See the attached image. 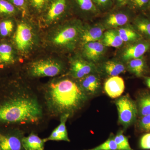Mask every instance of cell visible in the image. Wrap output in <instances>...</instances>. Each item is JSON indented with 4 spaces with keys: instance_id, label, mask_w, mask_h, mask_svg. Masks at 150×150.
Instances as JSON below:
<instances>
[{
    "instance_id": "cell-1",
    "label": "cell",
    "mask_w": 150,
    "mask_h": 150,
    "mask_svg": "<svg viewBox=\"0 0 150 150\" xmlns=\"http://www.w3.org/2000/svg\"><path fill=\"white\" fill-rule=\"evenodd\" d=\"M50 120L38 86L13 78L0 79V128L15 127L26 134H38Z\"/></svg>"
},
{
    "instance_id": "cell-2",
    "label": "cell",
    "mask_w": 150,
    "mask_h": 150,
    "mask_svg": "<svg viewBox=\"0 0 150 150\" xmlns=\"http://www.w3.org/2000/svg\"><path fill=\"white\" fill-rule=\"evenodd\" d=\"M38 88L50 120H59L66 114L71 118L83 108L89 98L79 82L73 79L55 78Z\"/></svg>"
},
{
    "instance_id": "cell-3",
    "label": "cell",
    "mask_w": 150,
    "mask_h": 150,
    "mask_svg": "<svg viewBox=\"0 0 150 150\" xmlns=\"http://www.w3.org/2000/svg\"><path fill=\"white\" fill-rule=\"evenodd\" d=\"M26 70V75L31 79L57 77L64 71L62 63L51 59H42L30 63Z\"/></svg>"
},
{
    "instance_id": "cell-4",
    "label": "cell",
    "mask_w": 150,
    "mask_h": 150,
    "mask_svg": "<svg viewBox=\"0 0 150 150\" xmlns=\"http://www.w3.org/2000/svg\"><path fill=\"white\" fill-rule=\"evenodd\" d=\"M115 104L118 110V121L127 129L136 121L138 111L137 104L128 94L118 98Z\"/></svg>"
},
{
    "instance_id": "cell-5",
    "label": "cell",
    "mask_w": 150,
    "mask_h": 150,
    "mask_svg": "<svg viewBox=\"0 0 150 150\" xmlns=\"http://www.w3.org/2000/svg\"><path fill=\"white\" fill-rule=\"evenodd\" d=\"M26 132L15 127L0 128V150H25L22 140Z\"/></svg>"
},
{
    "instance_id": "cell-6",
    "label": "cell",
    "mask_w": 150,
    "mask_h": 150,
    "mask_svg": "<svg viewBox=\"0 0 150 150\" xmlns=\"http://www.w3.org/2000/svg\"><path fill=\"white\" fill-rule=\"evenodd\" d=\"M32 28L28 24L21 23L18 25L15 35L14 40L19 51L24 52L27 51L33 43Z\"/></svg>"
},
{
    "instance_id": "cell-7",
    "label": "cell",
    "mask_w": 150,
    "mask_h": 150,
    "mask_svg": "<svg viewBox=\"0 0 150 150\" xmlns=\"http://www.w3.org/2000/svg\"><path fill=\"white\" fill-rule=\"evenodd\" d=\"M69 0H50L46 7V18L48 22L54 21L67 12Z\"/></svg>"
},
{
    "instance_id": "cell-8",
    "label": "cell",
    "mask_w": 150,
    "mask_h": 150,
    "mask_svg": "<svg viewBox=\"0 0 150 150\" xmlns=\"http://www.w3.org/2000/svg\"><path fill=\"white\" fill-rule=\"evenodd\" d=\"M93 65L81 59H76L71 62L70 74L74 79H81L92 72Z\"/></svg>"
},
{
    "instance_id": "cell-9",
    "label": "cell",
    "mask_w": 150,
    "mask_h": 150,
    "mask_svg": "<svg viewBox=\"0 0 150 150\" xmlns=\"http://www.w3.org/2000/svg\"><path fill=\"white\" fill-rule=\"evenodd\" d=\"M125 89L123 79L118 76H112L104 84V90L108 96L112 98L121 96Z\"/></svg>"
},
{
    "instance_id": "cell-10",
    "label": "cell",
    "mask_w": 150,
    "mask_h": 150,
    "mask_svg": "<svg viewBox=\"0 0 150 150\" xmlns=\"http://www.w3.org/2000/svg\"><path fill=\"white\" fill-rule=\"evenodd\" d=\"M69 118V115L67 114L61 116L59 119L60 124L53 130L49 137L45 138L46 142L48 141L70 142L66 126L67 121Z\"/></svg>"
},
{
    "instance_id": "cell-11",
    "label": "cell",
    "mask_w": 150,
    "mask_h": 150,
    "mask_svg": "<svg viewBox=\"0 0 150 150\" xmlns=\"http://www.w3.org/2000/svg\"><path fill=\"white\" fill-rule=\"evenodd\" d=\"M78 82L83 91L89 97L98 93L100 90V80L96 75L90 74Z\"/></svg>"
},
{
    "instance_id": "cell-12",
    "label": "cell",
    "mask_w": 150,
    "mask_h": 150,
    "mask_svg": "<svg viewBox=\"0 0 150 150\" xmlns=\"http://www.w3.org/2000/svg\"><path fill=\"white\" fill-rule=\"evenodd\" d=\"M150 44L147 42H141L128 47L123 52L122 58L125 61L141 58L149 49Z\"/></svg>"
},
{
    "instance_id": "cell-13",
    "label": "cell",
    "mask_w": 150,
    "mask_h": 150,
    "mask_svg": "<svg viewBox=\"0 0 150 150\" xmlns=\"http://www.w3.org/2000/svg\"><path fill=\"white\" fill-rule=\"evenodd\" d=\"M78 30L74 26H69L60 30L54 38V43L56 45H64L72 42L76 38Z\"/></svg>"
},
{
    "instance_id": "cell-14",
    "label": "cell",
    "mask_w": 150,
    "mask_h": 150,
    "mask_svg": "<svg viewBox=\"0 0 150 150\" xmlns=\"http://www.w3.org/2000/svg\"><path fill=\"white\" fill-rule=\"evenodd\" d=\"M46 142L45 139H41L37 133L33 132L25 136L22 140L25 150H44Z\"/></svg>"
},
{
    "instance_id": "cell-15",
    "label": "cell",
    "mask_w": 150,
    "mask_h": 150,
    "mask_svg": "<svg viewBox=\"0 0 150 150\" xmlns=\"http://www.w3.org/2000/svg\"><path fill=\"white\" fill-rule=\"evenodd\" d=\"M105 46L99 41L89 42L84 46V54L88 59L93 62L97 61L104 52Z\"/></svg>"
},
{
    "instance_id": "cell-16",
    "label": "cell",
    "mask_w": 150,
    "mask_h": 150,
    "mask_svg": "<svg viewBox=\"0 0 150 150\" xmlns=\"http://www.w3.org/2000/svg\"><path fill=\"white\" fill-rule=\"evenodd\" d=\"M129 19L128 13L123 11H118L109 14L106 19V22L111 27H118L126 24Z\"/></svg>"
},
{
    "instance_id": "cell-17",
    "label": "cell",
    "mask_w": 150,
    "mask_h": 150,
    "mask_svg": "<svg viewBox=\"0 0 150 150\" xmlns=\"http://www.w3.org/2000/svg\"><path fill=\"white\" fill-rule=\"evenodd\" d=\"M14 62L13 48L9 44L0 43V67L12 64Z\"/></svg>"
},
{
    "instance_id": "cell-18",
    "label": "cell",
    "mask_w": 150,
    "mask_h": 150,
    "mask_svg": "<svg viewBox=\"0 0 150 150\" xmlns=\"http://www.w3.org/2000/svg\"><path fill=\"white\" fill-rule=\"evenodd\" d=\"M123 43L118 32L114 30H108L105 32L103 35L102 43L105 46L118 48L121 46Z\"/></svg>"
},
{
    "instance_id": "cell-19",
    "label": "cell",
    "mask_w": 150,
    "mask_h": 150,
    "mask_svg": "<svg viewBox=\"0 0 150 150\" xmlns=\"http://www.w3.org/2000/svg\"><path fill=\"white\" fill-rule=\"evenodd\" d=\"M75 6L81 12L96 14L99 11L93 0H72Z\"/></svg>"
},
{
    "instance_id": "cell-20",
    "label": "cell",
    "mask_w": 150,
    "mask_h": 150,
    "mask_svg": "<svg viewBox=\"0 0 150 150\" xmlns=\"http://www.w3.org/2000/svg\"><path fill=\"white\" fill-rule=\"evenodd\" d=\"M103 35V29L99 26H96L86 30L82 36V40L85 43L98 41Z\"/></svg>"
},
{
    "instance_id": "cell-21",
    "label": "cell",
    "mask_w": 150,
    "mask_h": 150,
    "mask_svg": "<svg viewBox=\"0 0 150 150\" xmlns=\"http://www.w3.org/2000/svg\"><path fill=\"white\" fill-rule=\"evenodd\" d=\"M104 69L106 74L111 77L118 76L126 71V68L124 65L115 61L106 62L105 64Z\"/></svg>"
},
{
    "instance_id": "cell-22",
    "label": "cell",
    "mask_w": 150,
    "mask_h": 150,
    "mask_svg": "<svg viewBox=\"0 0 150 150\" xmlns=\"http://www.w3.org/2000/svg\"><path fill=\"white\" fill-rule=\"evenodd\" d=\"M129 71L137 76H141L144 71L145 63L142 57L129 61L128 65Z\"/></svg>"
},
{
    "instance_id": "cell-23",
    "label": "cell",
    "mask_w": 150,
    "mask_h": 150,
    "mask_svg": "<svg viewBox=\"0 0 150 150\" xmlns=\"http://www.w3.org/2000/svg\"><path fill=\"white\" fill-rule=\"evenodd\" d=\"M135 25L138 31L150 38V20L142 17L136 19Z\"/></svg>"
},
{
    "instance_id": "cell-24",
    "label": "cell",
    "mask_w": 150,
    "mask_h": 150,
    "mask_svg": "<svg viewBox=\"0 0 150 150\" xmlns=\"http://www.w3.org/2000/svg\"><path fill=\"white\" fill-rule=\"evenodd\" d=\"M18 9L8 0H0V16H10L16 14Z\"/></svg>"
},
{
    "instance_id": "cell-25",
    "label": "cell",
    "mask_w": 150,
    "mask_h": 150,
    "mask_svg": "<svg viewBox=\"0 0 150 150\" xmlns=\"http://www.w3.org/2000/svg\"><path fill=\"white\" fill-rule=\"evenodd\" d=\"M117 32L123 42L134 41L139 37V35L135 30L128 28H120Z\"/></svg>"
},
{
    "instance_id": "cell-26",
    "label": "cell",
    "mask_w": 150,
    "mask_h": 150,
    "mask_svg": "<svg viewBox=\"0 0 150 150\" xmlns=\"http://www.w3.org/2000/svg\"><path fill=\"white\" fill-rule=\"evenodd\" d=\"M138 110L142 116L150 115V95H146L140 98Z\"/></svg>"
},
{
    "instance_id": "cell-27",
    "label": "cell",
    "mask_w": 150,
    "mask_h": 150,
    "mask_svg": "<svg viewBox=\"0 0 150 150\" xmlns=\"http://www.w3.org/2000/svg\"><path fill=\"white\" fill-rule=\"evenodd\" d=\"M114 141L118 146V150H134L129 144L127 137L123 134V131H120L115 136H113Z\"/></svg>"
},
{
    "instance_id": "cell-28",
    "label": "cell",
    "mask_w": 150,
    "mask_h": 150,
    "mask_svg": "<svg viewBox=\"0 0 150 150\" xmlns=\"http://www.w3.org/2000/svg\"><path fill=\"white\" fill-rule=\"evenodd\" d=\"M128 6L132 11L146 10L150 9V0H131Z\"/></svg>"
},
{
    "instance_id": "cell-29",
    "label": "cell",
    "mask_w": 150,
    "mask_h": 150,
    "mask_svg": "<svg viewBox=\"0 0 150 150\" xmlns=\"http://www.w3.org/2000/svg\"><path fill=\"white\" fill-rule=\"evenodd\" d=\"M14 24L9 19L4 20L0 23V35L3 37L8 36L13 30Z\"/></svg>"
},
{
    "instance_id": "cell-30",
    "label": "cell",
    "mask_w": 150,
    "mask_h": 150,
    "mask_svg": "<svg viewBox=\"0 0 150 150\" xmlns=\"http://www.w3.org/2000/svg\"><path fill=\"white\" fill-rule=\"evenodd\" d=\"M84 150H118V146L113 139V137H110L105 142L98 146Z\"/></svg>"
},
{
    "instance_id": "cell-31",
    "label": "cell",
    "mask_w": 150,
    "mask_h": 150,
    "mask_svg": "<svg viewBox=\"0 0 150 150\" xmlns=\"http://www.w3.org/2000/svg\"><path fill=\"white\" fill-rule=\"evenodd\" d=\"M50 0H28V5L36 11L40 12L46 9Z\"/></svg>"
},
{
    "instance_id": "cell-32",
    "label": "cell",
    "mask_w": 150,
    "mask_h": 150,
    "mask_svg": "<svg viewBox=\"0 0 150 150\" xmlns=\"http://www.w3.org/2000/svg\"><path fill=\"white\" fill-rule=\"evenodd\" d=\"M99 10H106L112 6V0H93Z\"/></svg>"
},
{
    "instance_id": "cell-33",
    "label": "cell",
    "mask_w": 150,
    "mask_h": 150,
    "mask_svg": "<svg viewBox=\"0 0 150 150\" xmlns=\"http://www.w3.org/2000/svg\"><path fill=\"white\" fill-rule=\"evenodd\" d=\"M139 126L144 131H150V115L142 116L140 121Z\"/></svg>"
},
{
    "instance_id": "cell-34",
    "label": "cell",
    "mask_w": 150,
    "mask_h": 150,
    "mask_svg": "<svg viewBox=\"0 0 150 150\" xmlns=\"http://www.w3.org/2000/svg\"><path fill=\"white\" fill-rule=\"evenodd\" d=\"M18 9L25 10L28 5V0H8Z\"/></svg>"
},
{
    "instance_id": "cell-35",
    "label": "cell",
    "mask_w": 150,
    "mask_h": 150,
    "mask_svg": "<svg viewBox=\"0 0 150 150\" xmlns=\"http://www.w3.org/2000/svg\"><path fill=\"white\" fill-rule=\"evenodd\" d=\"M140 147L143 149H150V133L145 134L140 140Z\"/></svg>"
},
{
    "instance_id": "cell-36",
    "label": "cell",
    "mask_w": 150,
    "mask_h": 150,
    "mask_svg": "<svg viewBox=\"0 0 150 150\" xmlns=\"http://www.w3.org/2000/svg\"><path fill=\"white\" fill-rule=\"evenodd\" d=\"M113 1L117 7L122 8L127 6L131 0H112V2Z\"/></svg>"
},
{
    "instance_id": "cell-37",
    "label": "cell",
    "mask_w": 150,
    "mask_h": 150,
    "mask_svg": "<svg viewBox=\"0 0 150 150\" xmlns=\"http://www.w3.org/2000/svg\"><path fill=\"white\" fill-rule=\"evenodd\" d=\"M146 83L147 85L150 88V78H149L146 79Z\"/></svg>"
},
{
    "instance_id": "cell-38",
    "label": "cell",
    "mask_w": 150,
    "mask_h": 150,
    "mask_svg": "<svg viewBox=\"0 0 150 150\" xmlns=\"http://www.w3.org/2000/svg\"><path fill=\"white\" fill-rule=\"evenodd\" d=\"M3 69H4V68H0V71H1V70Z\"/></svg>"
}]
</instances>
